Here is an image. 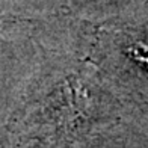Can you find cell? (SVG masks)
<instances>
[{
    "label": "cell",
    "mask_w": 148,
    "mask_h": 148,
    "mask_svg": "<svg viewBox=\"0 0 148 148\" xmlns=\"http://www.w3.org/2000/svg\"><path fill=\"white\" fill-rule=\"evenodd\" d=\"M12 116L11 148H109L118 145L119 103L88 70L55 74Z\"/></svg>",
    "instance_id": "cell-1"
},
{
    "label": "cell",
    "mask_w": 148,
    "mask_h": 148,
    "mask_svg": "<svg viewBox=\"0 0 148 148\" xmlns=\"http://www.w3.org/2000/svg\"><path fill=\"white\" fill-rule=\"evenodd\" d=\"M119 59L123 64L119 76L125 79L132 74L134 77L136 88L130 94V97H133L142 82H148V38H132L124 41L119 49Z\"/></svg>",
    "instance_id": "cell-2"
}]
</instances>
